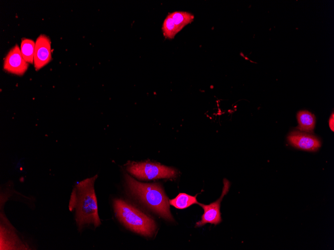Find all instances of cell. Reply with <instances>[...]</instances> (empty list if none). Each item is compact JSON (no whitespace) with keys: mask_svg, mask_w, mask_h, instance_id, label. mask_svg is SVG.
<instances>
[{"mask_svg":"<svg viewBox=\"0 0 334 250\" xmlns=\"http://www.w3.org/2000/svg\"><path fill=\"white\" fill-rule=\"evenodd\" d=\"M334 113L332 114V116H330V117L329 120V126L330 127V129L334 131Z\"/></svg>","mask_w":334,"mask_h":250,"instance_id":"cell-14","label":"cell"},{"mask_svg":"<svg viewBox=\"0 0 334 250\" xmlns=\"http://www.w3.org/2000/svg\"><path fill=\"white\" fill-rule=\"evenodd\" d=\"M298 123V129L305 132H312L314 128L316 118L312 113L306 110H301L297 114Z\"/></svg>","mask_w":334,"mask_h":250,"instance_id":"cell-9","label":"cell"},{"mask_svg":"<svg viewBox=\"0 0 334 250\" xmlns=\"http://www.w3.org/2000/svg\"><path fill=\"white\" fill-rule=\"evenodd\" d=\"M168 14L172 19L178 32L191 22L194 18L192 14L185 11H174Z\"/></svg>","mask_w":334,"mask_h":250,"instance_id":"cell-11","label":"cell"},{"mask_svg":"<svg viewBox=\"0 0 334 250\" xmlns=\"http://www.w3.org/2000/svg\"><path fill=\"white\" fill-rule=\"evenodd\" d=\"M196 196L180 193L174 199L169 201L170 204L176 209H184L194 204H198Z\"/></svg>","mask_w":334,"mask_h":250,"instance_id":"cell-10","label":"cell"},{"mask_svg":"<svg viewBox=\"0 0 334 250\" xmlns=\"http://www.w3.org/2000/svg\"><path fill=\"white\" fill-rule=\"evenodd\" d=\"M97 175L80 182L74 190L70 203V210L76 209V221L80 229L86 224L100 225L98 215L94 183Z\"/></svg>","mask_w":334,"mask_h":250,"instance_id":"cell-1","label":"cell"},{"mask_svg":"<svg viewBox=\"0 0 334 250\" xmlns=\"http://www.w3.org/2000/svg\"><path fill=\"white\" fill-rule=\"evenodd\" d=\"M127 170L142 180L170 178L174 177L178 174L176 170L173 168L150 162L132 163L128 166Z\"/></svg>","mask_w":334,"mask_h":250,"instance_id":"cell-4","label":"cell"},{"mask_svg":"<svg viewBox=\"0 0 334 250\" xmlns=\"http://www.w3.org/2000/svg\"><path fill=\"white\" fill-rule=\"evenodd\" d=\"M288 139L292 146L306 151H315L321 146L320 141L316 137L300 132L290 133Z\"/></svg>","mask_w":334,"mask_h":250,"instance_id":"cell-8","label":"cell"},{"mask_svg":"<svg viewBox=\"0 0 334 250\" xmlns=\"http://www.w3.org/2000/svg\"><path fill=\"white\" fill-rule=\"evenodd\" d=\"M28 67L22 56L18 46L16 44L8 53L4 62V69L6 71L17 75H24Z\"/></svg>","mask_w":334,"mask_h":250,"instance_id":"cell-7","label":"cell"},{"mask_svg":"<svg viewBox=\"0 0 334 250\" xmlns=\"http://www.w3.org/2000/svg\"><path fill=\"white\" fill-rule=\"evenodd\" d=\"M52 59L51 41L44 34H40L35 42L34 64L36 70H39L48 64Z\"/></svg>","mask_w":334,"mask_h":250,"instance_id":"cell-6","label":"cell"},{"mask_svg":"<svg viewBox=\"0 0 334 250\" xmlns=\"http://www.w3.org/2000/svg\"><path fill=\"white\" fill-rule=\"evenodd\" d=\"M230 185L229 181L224 179V180L222 194L218 200L210 205L198 203L203 208L204 213L202 216V220L196 223V227H200L207 223H210L216 225L221 222L222 219L220 213V203L224 195L228 192Z\"/></svg>","mask_w":334,"mask_h":250,"instance_id":"cell-5","label":"cell"},{"mask_svg":"<svg viewBox=\"0 0 334 250\" xmlns=\"http://www.w3.org/2000/svg\"><path fill=\"white\" fill-rule=\"evenodd\" d=\"M162 29L164 36L169 39L174 38L178 32L172 19L169 14L164 21Z\"/></svg>","mask_w":334,"mask_h":250,"instance_id":"cell-13","label":"cell"},{"mask_svg":"<svg viewBox=\"0 0 334 250\" xmlns=\"http://www.w3.org/2000/svg\"><path fill=\"white\" fill-rule=\"evenodd\" d=\"M116 215L130 230L146 237H150L156 229L154 221L149 216L124 200L114 201Z\"/></svg>","mask_w":334,"mask_h":250,"instance_id":"cell-3","label":"cell"},{"mask_svg":"<svg viewBox=\"0 0 334 250\" xmlns=\"http://www.w3.org/2000/svg\"><path fill=\"white\" fill-rule=\"evenodd\" d=\"M34 42L30 39L24 38L20 44V52L24 60L28 63H34Z\"/></svg>","mask_w":334,"mask_h":250,"instance_id":"cell-12","label":"cell"},{"mask_svg":"<svg viewBox=\"0 0 334 250\" xmlns=\"http://www.w3.org/2000/svg\"><path fill=\"white\" fill-rule=\"evenodd\" d=\"M125 178L128 187L133 195L162 218L172 220L168 199L159 184L139 182L128 174H126Z\"/></svg>","mask_w":334,"mask_h":250,"instance_id":"cell-2","label":"cell"}]
</instances>
